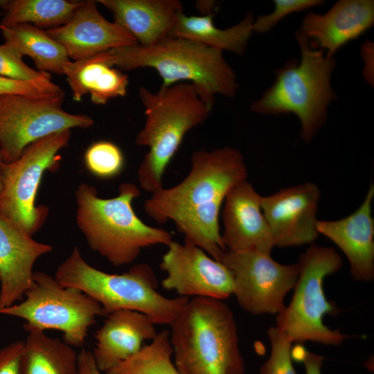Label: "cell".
I'll list each match as a JSON object with an SVG mask.
<instances>
[{"label": "cell", "mask_w": 374, "mask_h": 374, "mask_svg": "<svg viewBox=\"0 0 374 374\" xmlns=\"http://www.w3.org/2000/svg\"><path fill=\"white\" fill-rule=\"evenodd\" d=\"M89 59L119 70L152 68L161 78L162 87L192 83L211 109L216 95L233 98L239 88L237 75L224 59L223 51L177 37H168L147 46L118 47Z\"/></svg>", "instance_id": "obj_1"}, {"label": "cell", "mask_w": 374, "mask_h": 374, "mask_svg": "<svg viewBox=\"0 0 374 374\" xmlns=\"http://www.w3.org/2000/svg\"><path fill=\"white\" fill-rule=\"evenodd\" d=\"M140 195L131 182L121 184L112 198H101L93 186L84 182L75 190L78 229L90 249L114 267L134 262L143 249L167 247L173 241L169 231L145 224L136 215L132 204Z\"/></svg>", "instance_id": "obj_2"}, {"label": "cell", "mask_w": 374, "mask_h": 374, "mask_svg": "<svg viewBox=\"0 0 374 374\" xmlns=\"http://www.w3.org/2000/svg\"><path fill=\"white\" fill-rule=\"evenodd\" d=\"M169 331L180 374H244L234 314L222 300L188 299Z\"/></svg>", "instance_id": "obj_3"}, {"label": "cell", "mask_w": 374, "mask_h": 374, "mask_svg": "<svg viewBox=\"0 0 374 374\" xmlns=\"http://www.w3.org/2000/svg\"><path fill=\"white\" fill-rule=\"evenodd\" d=\"M139 96L145 121L135 143L148 150L137 170V179L140 187L152 194L164 187L163 176L185 135L204 123L212 109L189 82L161 86L157 92L142 86Z\"/></svg>", "instance_id": "obj_4"}, {"label": "cell", "mask_w": 374, "mask_h": 374, "mask_svg": "<svg viewBox=\"0 0 374 374\" xmlns=\"http://www.w3.org/2000/svg\"><path fill=\"white\" fill-rule=\"evenodd\" d=\"M295 37L300 60L292 59L276 70L275 80L250 109L263 115L295 114L301 125V137L309 143L326 123L329 105L337 99L331 87L336 62L300 31Z\"/></svg>", "instance_id": "obj_5"}, {"label": "cell", "mask_w": 374, "mask_h": 374, "mask_svg": "<svg viewBox=\"0 0 374 374\" xmlns=\"http://www.w3.org/2000/svg\"><path fill=\"white\" fill-rule=\"evenodd\" d=\"M55 278L62 285L77 288L93 299L105 316L130 310L145 314L155 325L170 326L189 299L160 294L155 273L148 264H135L121 274L107 273L86 262L78 247L59 265Z\"/></svg>", "instance_id": "obj_6"}, {"label": "cell", "mask_w": 374, "mask_h": 374, "mask_svg": "<svg viewBox=\"0 0 374 374\" xmlns=\"http://www.w3.org/2000/svg\"><path fill=\"white\" fill-rule=\"evenodd\" d=\"M243 155L225 146L199 150L190 157V170L177 184L151 194L143 204L146 215L158 224L190 215L219 217L228 192L247 179Z\"/></svg>", "instance_id": "obj_7"}, {"label": "cell", "mask_w": 374, "mask_h": 374, "mask_svg": "<svg viewBox=\"0 0 374 374\" xmlns=\"http://www.w3.org/2000/svg\"><path fill=\"white\" fill-rule=\"evenodd\" d=\"M297 262L299 272L294 292L289 305L277 314L276 327L292 342L341 344L350 336L323 323L326 314L339 312L336 305L327 300L323 281L341 267V256L333 248L312 244Z\"/></svg>", "instance_id": "obj_8"}, {"label": "cell", "mask_w": 374, "mask_h": 374, "mask_svg": "<svg viewBox=\"0 0 374 374\" xmlns=\"http://www.w3.org/2000/svg\"><path fill=\"white\" fill-rule=\"evenodd\" d=\"M20 303L0 310V314L25 321V330L53 329L62 332L63 341L82 347L96 318L104 316L101 305L82 291L60 284L44 271H34Z\"/></svg>", "instance_id": "obj_9"}, {"label": "cell", "mask_w": 374, "mask_h": 374, "mask_svg": "<svg viewBox=\"0 0 374 374\" xmlns=\"http://www.w3.org/2000/svg\"><path fill=\"white\" fill-rule=\"evenodd\" d=\"M71 130L52 134L29 145L10 163L2 162L0 215L33 236L43 226L48 208L35 204L46 171L58 169V153L69 145Z\"/></svg>", "instance_id": "obj_10"}, {"label": "cell", "mask_w": 374, "mask_h": 374, "mask_svg": "<svg viewBox=\"0 0 374 374\" xmlns=\"http://www.w3.org/2000/svg\"><path fill=\"white\" fill-rule=\"evenodd\" d=\"M64 92L46 97L0 95V155L2 162L17 159L33 142L75 127L88 128L93 120L63 109Z\"/></svg>", "instance_id": "obj_11"}, {"label": "cell", "mask_w": 374, "mask_h": 374, "mask_svg": "<svg viewBox=\"0 0 374 374\" xmlns=\"http://www.w3.org/2000/svg\"><path fill=\"white\" fill-rule=\"evenodd\" d=\"M220 261L232 274L233 295L244 310L278 314L285 308V295L297 281L298 262L281 264L271 253L257 251H226Z\"/></svg>", "instance_id": "obj_12"}, {"label": "cell", "mask_w": 374, "mask_h": 374, "mask_svg": "<svg viewBox=\"0 0 374 374\" xmlns=\"http://www.w3.org/2000/svg\"><path fill=\"white\" fill-rule=\"evenodd\" d=\"M163 255L159 267L166 272L162 287L179 296L224 300L233 295V278L221 261L201 248L173 240Z\"/></svg>", "instance_id": "obj_13"}, {"label": "cell", "mask_w": 374, "mask_h": 374, "mask_svg": "<svg viewBox=\"0 0 374 374\" xmlns=\"http://www.w3.org/2000/svg\"><path fill=\"white\" fill-rule=\"evenodd\" d=\"M320 195L315 184L305 182L261 196V210L275 246H301L318 238L316 224Z\"/></svg>", "instance_id": "obj_14"}, {"label": "cell", "mask_w": 374, "mask_h": 374, "mask_svg": "<svg viewBox=\"0 0 374 374\" xmlns=\"http://www.w3.org/2000/svg\"><path fill=\"white\" fill-rule=\"evenodd\" d=\"M46 31L64 47L71 61L138 44L126 30L105 18L93 0L82 1L65 24Z\"/></svg>", "instance_id": "obj_15"}, {"label": "cell", "mask_w": 374, "mask_h": 374, "mask_svg": "<svg viewBox=\"0 0 374 374\" xmlns=\"http://www.w3.org/2000/svg\"><path fill=\"white\" fill-rule=\"evenodd\" d=\"M260 195L244 181L226 194L222 211L221 239L226 251H257L271 253L275 246L260 206Z\"/></svg>", "instance_id": "obj_16"}, {"label": "cell", "mask_w": 374, "mask_h": 374, "mask_svg": "<svg viewBox=\"0 0 374 374\" xmlns=\"http://www.w3.org/2000/svg\"><path fill=\"white\" fill-rule=\"evenodd\" d=\"M373 199L374 185L371 183L355 211L337 220H318L316 224L319 234L331 240L346 255L353 278L364 282L374 279Z\"/></svg>", "instance_id": "obj_17"}, {"label": "cell", "mask_w": 374, "mask_h": 374, "mask_svg": "<svg viewBox=\"0 0 374 374\" xmlns=\"http://www.w3.org/2000/svg\"><path fill=\"white\" fill-rule=\"evenodd\" d=\"M52 249L0 215V310L24 299L34 264Z\"/></svg>", "instance_id": "obj_18"}, {"label": "cell", "mask_w": 374, "mask_h": 374, "mask_svg": "<svg viewBox=\"0 0 374 374\" xmlns=\"http://www.w3.org/2000/svg\"><path fill=\"white\" fill-rule=\"evenodd\" d=\"M374 24L373 0H339L326 12L308 13L299 30L326 55L357 39Z\"/></svg>", "instance_id": "obj_19"}, {"label": "cell", "mask_w": 374, "mask_h": 374, "mask_svg": "<svg viewBox=\"0 0 374 374\" xmlns=\"http://www.w3.org/2000/svg\"><path fill=\"white\" fill-rule=\"evenodd\" d=\"M156 325L145 314L130 310L114 311L106 316L95 333L92 352L98 368L105 373L136 355L146 341L157 334Z\"/></svg>", "instance_id": "obj_20"}, {"label": "cell", "mask_w": 374, "mask_h": 374, "mask_svg": "<svg viewBox=\"0 0 374 374\" xmlns=\"http://www.w3.org/2000/svg\"><path fill=\"white\" fill-rule=\"evenodd\" d=\"M113 15L114 22L143 46L170 37L183 13L178 0H98Z\"/></svg>", "instance_id": "obj_21"}, {"label": "cell", "mask_w": 374, "mask_h": 374, "mask_svg": "<svg viewBox=\"0 0 374 374\" xmlns=\"http://www.w3.org/2000/svg\"><path fill=\"white\" fill-rule=\"evenodd\" d=\"M72 91L73 100H82L89 94L96 105L106 104L109 100L125 96L128 77L121 70L89 58L69 61L63 69Z\"/></svg>", "instance_id": "obj_22"}, {"label": "cell", "mask_w": 374, "mask_h": 374, "mask_svg": "<svg viewBox=\"0 0 374 374\" xmlns=\"http://www.w3.org/2000/svg\"><path fill=\"white\" fill-rule=\"evenodd\" d=\"M213 17V12L203 15H186L183 12L179 17L170 37L188 39L222 51L244 54L253 33V13L248 12L239 23L225 29L215 25Z\"/></svg>", "instance_id": "obj_23"}, {"label": "cell", "mask_w": 374, "mask_h": 374, "mask_svg": "<svg viewBox=\"0 0 374 374\" xmlns=\"http://www.w3.org/2000/svg\"><path fill=\"white\" fill-rule=\"evenodd\" d=\"M19 374H79L78 353L44 331L30 330L24 341Z\"/></svg>", "instance_id": "obj_24"}, {"label": "cell", "mask_w": 374, "mask_h": 374, "mask_svg": "<svg viewBox=\"0 0 374 374\" xmlns=\"http://www.w3.org/2000/svg\"><path fill=\"white\" fill-rule=\"evenodd\" d=\"M0 29L5 43L21 57H30L39 71L62 75L64 66L71 61L64 47L43 29L29 24Z\"/></svg>", "instance_id": "obj_25"}, {"label": "cell", "mask_w": 374, "mask_h": 374, "mask_svg": "<svg viewBox=\"0 0 374 374\" xmlns=\"http://www.w3.org/2000/svg\"><path fill=\"white\" fill-rule=\"evenodd\" d=\"M82 1L0 0L5 11L0 27L29 24L42 29L65 24Z\"/></svg>", "instance_id": "obj_26"}, {"label": "cell", "mask_w": 374, "mask_h": 374, "mask_svg": "<svg viewBox=\"0 0 374 374\" xmlns=\"http://www.w3.org/2000/svg\"><path fill=\"white\" fill-rule=\"evenodd\" d=\"M105 374H180L172 361L169 331L158 332L136 355Z\"/></svg>", "instance_id": "obj_27"}, {"label": "cell", "mask_w": 374, "mask_h": 374, "mask_svg": "<svg viewBox=\"0 0 374 374\" xmlns=\"http://www.w3.org/2000/svg\"><path fill=\"white\" fill-rule=\"evenodd\" d=\"M84 163L91 175L101 179L118 176L125 164L121 149L109 141H98L89 145L84 155Z\"/></svg>", "instance_id": "obj_28"}, {"label": "cell", "mask_w": 374, "mask_h": 374, "mask_svg": "<svg viewBox=\"0 0 374 374\" xmlns=\"http://www.w3.org/2000/svg\"><path fill=\"white\" fill-rule=\"evenodd\" d=\"M271 353L260 366V374H296L291 357L292 341L276 326L267 330Z\"/></svg>", "instance_id": "obj_29"}, {"label": "cell", "mask_w": 374, "mask_h": 374, "mask_svg": "<svg viewBox=\"0 0 374 374\" xmlns=\"http://www.w3.org/2000/svg\"><path fill=\"white\" fill-rule=\"evenodd\" d=\"M274 9L268 15H259L253 22V32L265 33L270 31L286 16L301 12L324 3L323 0H274Z\"/></svg>", "instance_id": "obj_30"}, {"label": "cell", "mask_w": 374, "mask_h": 374, "mask_svg": "<svg viewBox=\"0 0 374 374\" xmlns=\"http://www.w3.org/2000/svg\"><path fill=\"white\" fill-rule=\"evenodd\" d=\"M15 49L4 43L0 45V76L18 80H35L50 77V73L28 66Z\"/></svg>", "instance_id": "obj_31"}, {"label": "cell", "mask_w": 374, "mask_h": 374, "mask_svg": "<svg viewBox=\"0 0 374 374\" xmlns=\"http://www.w3.org/2000/svg\"><path fill=\"white\" fill-rule=\"evenodd\" d=\"M64 92L51 76L35 80H18L0 76V95L18 94L33 97H46Z\"/></svg>", "instance_id": "obj_32"}, {"label": "cell", "mask_w": 374, "mask_h": 374, "mask_svg": "<svg viewBox=\"0 0 374 374\" xmlns=\"http://www.w3.org/2000/svg\"><path fill=\"white\" fill-rule=\"evenodd\" d=\"M24 341L12 342L0 349V374H19Z\"/></svg>", "instance_id": "obj_33"}, {"label": "cell", "mask_w": 374, "mask_h": 374, "mask_svg": "<svg viewBox=\"0 0 374 374\" xmlns=\"http://www.w3.org/2000/svg\"><path fill=\"white\" fill-rule=\"evenodd\" d=\"M291 357L293 361L303 364L305 374H322L323 357L309 351L303 345L296 344L291 348Z\"/></svg>", "instance_id": "obj_34"}, {"label": "cell", "mask_w": 374, "mask_h": 374, "mask_svg": "<svg viewBox=\"0 0 374 374\" xmlns=\"http://www.w3.org/2000/svg\"><path fill=\"white\" fill-rule=\"evenodd\" d=\"M79 374H104L97 367L91 351L82 348L78 353Z\"/></svg>", "instance_id": "obj_35"}, {"label": "cell", "mask_w": 374, "mask_h": 374, "mask_svg": "<svg viewBox=\"0 0 374 374\" xmlns=\"http://www.w3.org/2000/svg\"><path fill=\"white\" fill-rule=\"evenodd\" d=\"M1 163H2V160L0 155V166H1ZM1 189H2V186H1V177H0V193L1 192Z\"/></svg>", "instance_id": "obj_36"}, {"label": "cell", "mask_w": 374, "mask_h": 374, "mask_svg": "<svg viewBox=\"0 0 374 374\" xmlns=\"http://www.w3.org/2000/svg\"><path fill=\"white\" fill-rule=\"evenodd\" d=\"M0 288H1V278H0Z\"/></svg>", "instance_id": "obj_37"}]
</instances>
